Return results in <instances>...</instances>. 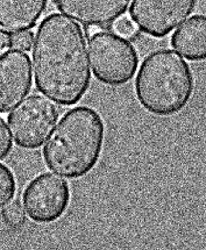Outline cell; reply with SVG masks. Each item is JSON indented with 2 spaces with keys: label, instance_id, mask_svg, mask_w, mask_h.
Returning <instances> with one entry per match:
<instances>
[{
  "label": "cell",
  "instance_id": "obj_13",
  "mask_svg": "<svg viewBox=\"0 0 206 250\" xmlns=\"http://www.w3.org/2000/svg\"><path fill=\"white\" fill-rule=\"evenodd\" d=\"M1 216L5 224L14 229L21 228L26 222V213L18 200H13L8 205H5Z\"/></svg>",
  "mask_w": 206,
  "mask_h": 250
},
{
  "label": "cell",
  "instance_id": "obj_16",
  "mask_svg": "<svg viewBox=\"0 0 206 250\" xmlns=\"http://www.w3.org/2000/svg\"><path fill=\"white\" fill-rule=\"evenodd\" d=\"M114 29V33L118 35L123 36V38H129L132 39L133 36L136 34V26L133 22L132 19H129L128 17H121L118 19L116 22L112 25Z\"/></svg>",
  "mask_w": 206,
  "mask_h": 250
},
{
  "label": "cell",
  "instance_id": "obj_17",
  "mask_svg": "<svg viewBox=\"0 0 206 250\" xmlns=\"http://www.w3.org/2000/svg\"><path fill=\"white\" fill-rule=\"evenodd\" d=\"M11 35L0 27V55H2L10 48Z\"/></svg>",
  "mask_w": 206,
  "mask_h": 250
},
{
  "label": "cell",
  "instance_id": "obj_7",
  "mask_svg": "<svg viewBox=\"0 0 206 250\" xmlns=\"http://www.w3.org/2000/svg\"><path fill=\"white\" fill-rule=\"evenodd\" d=\"M196 4L197 0H133L129 15L139 30L160 39L181 26Z\"/></svg>",
  "mask_w": 206,
  "mask_h": 250
},
{
  "label": "cell",
  "instance_id": "obj_3",
  "mask_svg": "<svg viewBox=\"0 0 206 250\" xmlns=\"http://www.w3.org/2000/svg\"><path fill=\"white\" fill-rule=\"evenodd\" d=\"M195 91V78L186 61L176 51L156 50L141 63L135 93L146 111L170 117L185 108Z\"/></svg>",
  "mask_w": 206,
  "mask_h": 250
},
{
  "label": "cell",
  "instance_id": "obj_4",
  "mask_svg": "<svg viewBox=\"0 0 206 250\" xmlns=\"http://www.w3.org/2000/svg\"><path fill=\"white\" fill-rule=\"evenodd\" d=\"M89 57L95 77L108 86L128 83L139 66L138 53L131 42L108 30L90 35Z\"/></svg>",
  "mask_w": 206,
  "mask_h": 250
},
{
  "label": "cell",
  "instance_id": "obj_9",
  "mask_svg": "<svg viewBox=\"0 0 206 250\" xmlns=\"http://www.w3.org/2000/svg\"><path fill=\"white\" fill-rule=\"evenodd\" d=\"M61 13L85 27H110L128 10L132 0H53Z\"/></svg>",
  "mask_w": 206,
  "mask_h": 250
},
{
  "label": "cell",
  "instance_id": "obj_10",
  "mask_svg": "<svg viewBox=\"0 0 206 250\" xmlns=\"http://www.w3.org/2000/svg\"><path fill=\"white\" fill-rule=\"evenodd\" d=\"M48 0H0V27L10 32L29 30L47 10Z\"/></svg>",
  "mask_w": 206,
  "mask_h": 250
},
{
  "label": "cell",
  "instance_id": "obj_2",
  "mask_svg": "<svg viewBox=\"0 0 206 250\" xmlns=\"http://www.w3.org/2000/svg\"><path fill=\"white\" fill-rule=\"evenodd\" d=\"M105 124L96 109L80 106L61 119L43 149L47 167L69 179L87 175L101 158Z\"/></svg>",
  "mask_w": 206,
  "mask_h": 250
},
{
  "label": "cell",
  "instance_id": "obj_1",
  "mask_svg": "<svg viewBox=\"0 0 206 250\" xmlns=\"http://www.w3.org/2000/svg\"><path fill=\"white\" fill-rule=\"evenodd\" d=\"M35 85L62 106H72L85 96L91 70L85 35L80 25L62 14L48 15L39 26L33 45Z\"/></svg>",
  "mask_w": 206,
  "mask_h": 250
},
{
  "label": "cell",
  "instance_id": "obj_11",
  "mask_svg": "<svg viewBox=\"0 0 206 250\" xmlns=\"http://www.w3.org/2000/svg\"><path fill=\"white\" fill-rule=\"evenodd\" d=\"M171 45L189 61L206 60V17L193 15L171 38Z\"/></svg>",
  "mask_w": 206,
  "mask_h": 250
},
{
  "label": "cell",
  "instance_id": "obj_8",
  "mask_svg": "<svg viewBox=\"0 0 206 250\" xmlns=\"http://www.w3.org/2000/svg\"><path fill=\"white\" fill-rule=\"evenodd\" d=\"M29 56L20 50L0 55V113H7L22 102L32 88Z\"/></svg>",
  "mask_w": 206,
  "mask_h": 250
},
{
  "label": "cell",
  "instance_id": "obj_5",
  "mask_svg": "<svg viewBox=\"0 0 206 250\" xmlns=\"http://www.w3.org/2000/svg\"><path fill=\"white\" fill-rule=\"evenodd\" d=\"M60 117V109L47 97L32 94L8 115L14 142L22 149H39L49 139Z\"/></svg>",
  "mask_w": 206,
  "mask_h": 250
},
{
  "label": "cell",
  "instance_id": "obj_12",
  "mask_svg": "<svg viewBox=\"0 0 206 250\" xmlns=\"http://www.w3.org/2000/svg\"><path fill=\"white\" fill-rule=\"evenodd\" d=\"M17 191V182L10 167L0 163V208L13 199Z\"/></svg>",
  "mask_w": 206,
  "mask_h": 250
},
{
  "label": "cell",
  "instance_id": "obj_15",
  "mask_svg": "<svg viewBox=\"0 0 206 250\" xmlns=\"http://www.w3.org/2000/svg\"><path fill=\"white\" fill-rule=\"evenodd\" d=\"M13 148V141L11 139L10 130L5 120L0 117V160H4L10 155Z\"/></svg>",
  "mask_w": 206,
  "mask_h": 250
},
{
  "label": "cell",
  "instance_id": "obj_6",
  "mask_svg": "<svg viewBox=\"0 0 206 250\" xmlns=\"http://www.w3.org/2000/svg\"><path fill=\"white\" fill-rule=\"evenodd\" d=\"M27 214L38 224H50L62 216L70 204V188L61 177L41 173L27 185L23 192Z\"/></svg>",
  "mask_w": 206,
  "mask_h": 250
},
{
  "label": "cell",
  "instance_id": "obj_14",
  "mask_svg": "<svg viewBox=\"0 0 206 250\" xmlns=\"http://www.w3.org/2000/svg\"><path fill=\"white\" fill-rule=\"evenodd\" d=\"M33 39L34 34L30 30H22V32H15L11 35L10 47L14 50L29 51L33 47Z\"/></svg>",
  "mask_w": 206,
  "mask_h": 250
}]
</instances>
